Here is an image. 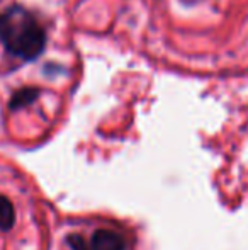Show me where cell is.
Masks as SVG:
<instances>
[{"label": "cell", "mask_w": 248, "mask_h": 250, "mask_svg": "<svg viewBox=\"0 0 248 250\" xmlns=\"http://www.w3.org/2000/svg\"><path fill=\"white\" fill-rule=\"evenodd\" d=\"M0 43L5 55L17 62H38L48 46L46 27L22 3H10L0 10Z\"/></svg>", "instance_id": "6da1fadb"}, {"label": "cell", "mask_w": 248, "mask_h": 250, "mask_svg": "<svg viewBox=\"0 0 248 250\" xmlns=\"http://www.w3.org/2000/svg\"><path fill=\"white\" fill-rule=\"evenodd\" d=\"M90 250H126L128 242L121 231L113 228H99L89 240Z\"/></svg>", "instance_id": "7a4b0ae2"}, {"label": "cell", "mask_w": 248, "mask_h": 250, "mask_svg": "<svg viewBox=\"0 0 248 250\" xmlns=\"http://www.w3.org/2000/svg\"><path fill=\"white\" fill-rule=\"evenodd\" d=\"M41 92H43V90H41L39 87H34V85L20 87V89H17L16 92L10 96L9 109L10 111H20V109L29 107V105H33L34 102L39 99Z\"/></svg>", "instance_id": "3957f363"}, {"label": "cell", "mask_w": 248, "mask_h": 250, "mask_svg": "<svg viewBox=\"0 0 248 250\" xmlns=\"http://www.w3.org/2000/svg\"><path fill=\"white\" fill-rule=\"evenodd\" d=\"M16 223V209L10 199L0 196V231H9Z\"/></svg>", "instance_id": "277c9868"}, {"label": "cell", "mask_w": 248, "mask_h": 250, "mask_svg": "<svg viewBox=\"0 0 248 250\" xmlns=\"http://www.w3.org/2000/svg\"><path fill=\"white\" fill-rule=\"evenodd\" d=\"M68 245L72 250H90L89 240L80 233H72L68 235Z\"/></svg>", "instance_id": "5b68a950"}, {"label": "cell", "mask_w": 248, "mask_h": 250, "mask_svg": "<svg viewBox=\"0 0 248 250\" xmlns=\"http://www.w3.org/2000/svg\"><path fill=\"white\" fill-rule=\"evenodd\" d=\"M182 3H186V5H194V3H197L199 0H180Z\"/></svg>", "instance_id": "8992f818"}]
</instances>
